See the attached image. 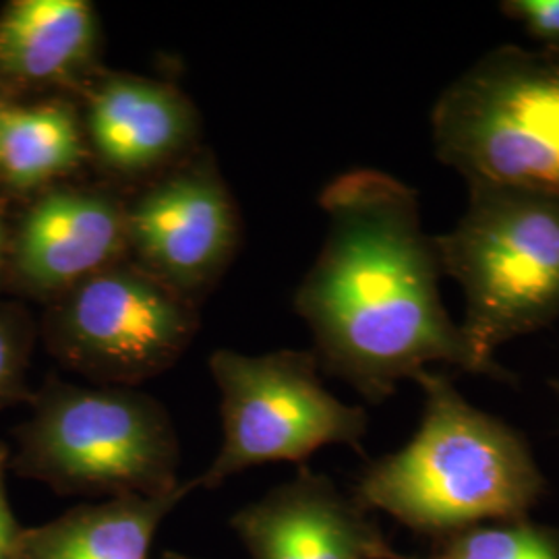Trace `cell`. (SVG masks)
I'll return each instance as SVG.
<instances>
[{
	"label": "cell",
	"mask_w": 559,
	"mask_h": 559,
	"mask_svg": "<svg viewBox=\"0 0 559 559\" xmlns=\"http://www.w3.org/2000/svg\"><path fill=\"white\" fill-rule=\"evenodd\" d=\"M9 102H13V98L0 87V120H2V115H4V108L9 106Z\"/></svg>",
	"instance_id": "cell-20"
},
{
	"label": "cell",
	"mask_w": 559,
	"mask_h": 559,
	"mask_svg": "<svg viewBox=\"0 0 559 559\" xmlns=\"http://www.w3.org/2000/svg\"><path fill=\"white\" fill-rule=\"evenodd\" d=\"M207 365L221 392L222 443L198 489L214 491L253 466L305 462L325 445L362 448L367 413L323 388L313 350L218 348Z\"/></svg>",
	"instance_id": "cell-6"
},
{
	"label": "cell",
	"mask_w": 559,
	"mask_h": 559,
	"mask_svg": "<svg viewBox=\"0 0 559 559\" xmlns=\"http://www.w3.org/2000/svg\"><path fill=\"white\" fill-rule=\"evenodd\" d=\"M46 350L94 385L138 388L175 367L200 330L193 302L131 260L44 305Z\"/></svg>",
	"instance_id": "cell-7"
},
{
	"label": "cell",
	"mask_w": 559,
	"mask_h": 559,
	"mask_svg": "<svg viewBox=\"0 0 559 559\" xmlns=\"http://www.w3.org/2000/svg\"><path fill=\"white\" fill-rule=\"evenodd\" d=\"M98 13L85 0H13L0 11V87L75 98L102 71Z\"/></svg>",
	"instance_id": "cell-12"
},
{
	"label": "cell",
	"mask_w": 559,
	"mask_h": 559,
	"mask_svg": "<svg viewBox=\"0 0 559 559\" xmlns=\"http://www.w3.org/2000/svg\"><path fill=\"white\" fill-rule=\"evenodd\" d=\"M78 104L90 160L119 189H138L200 150V115L173 83L102 69Z\"/></svg>",
	"instance_id": "cell-10"
},
{
	"label": "cell",
	"mask_w": 559,
	"mask_h": 559,
	"mask_svg": "<svg viewBox=\"0 0 559 559\" xmlns=\"http://www.w3.org/2000/svg\"><path fill=\"white\" fill-rule=\"evenodd\" d=\"M17 429L13 471L59 496L156 498L180 485L177 429L138 388L48 378Z\"/></svg>",
	"instance_id": "cell-3"
},
{
	"label": "cell",
	"mask_w": 559,
	"mask_h": 559,
	"mask_svg": "<svg viewBox=\"0 0 559 559\" xmlns=\"http://www.w3.org/2000/svg\"><path fill=\"white\" fill-rule=\"evenodd\" d=\"M383 559H559V528L528 519L493 520L436 540L427 558L390 547Z\"/></svg>",
	"instance_id": "cell-15"
},
{
	"label": "cell",
	"mask_w": 559,
	"mask_h": 559,
	"mask_svg": "<svg viewBox=\"0 0 559 559\" xmlns=\"http://www.w3.org/2000/svg\"><path fill=\"white\" fill-rule=\"evenodd\" d=\"M508 20L539 41L540 48L559 52V0H506L500 4Z\"/></svg>",
	"instance_id": "cell-17"
},
{
	"label": "cell",
	"mask_w": 559,
	"mask_h": 559,
	"mask_svg": "<svg viewBox=\"0 0 559 559\" xmlns=\"http://www.w3.org/2000/svg\"><path fill=\"white\" fill-rule=\"evenodd\" d=\"M162 559H198V558H189V556H182L179 551H164L162 554Z\"/></svg>",
	"instance_id": "cell-21"
},
{
	"label": "cell",
	"mask_w": 559,
	"mask_h": 559,
	"mask_svg": "<svg viewBox=\"0 0 559 559\" xmlns=\"http://www.w3.org/2000/svg\"><path fill=\"white\" fill-rule=\"evenodd\" d=\"M419 429L371 462L353 500L433 540L493 520L528 519L545 477L526 440L473 406L440 371H420Z\"/></svg>",
	"instance_id": "cell-2"
},
{
	"label": "cell",
	"mask_w": 559,
	"mask_h": 559,
	"mask_svg": "<svg viewBox=\"0 0 559 559\" xmlns=\"http://www.w3.org/2000/svg\"><path fill=\"white\" fill-rule=\"evenodd\" d=\"M87 160L75 98L9 102L0 120V200H29L67 182Z\"/></svg>",
	"instance_id": "cell-14"
},
{
	"label": "cell",
	"mask_w": 559,
	"mask_h": 559,
	"mask_svg": "<svg viewBox=\"0 0 559 559\" xmlns=\"http://www.w3.org/2000/svg\"><path fill=\"white\" fill-rule=\"evenodd\" d=\"M320 207L325 239L293 305L323 371L369 404L385 402L431 362L503 381L441 302L440 253L423 230L413 187L353 168L321 189Z\"/></svg>",
	"instance_id": "cell-1"
},
{
	"label": "cell",
	"mask_w": 559,
	"mask_h": 559,
	"mask_svg": "<svg viewBox=\"0 0 559 559\" xmlns=\"http://www.w3.org/2000/svg\"><path fill=\"white\" fill-rule=\"evenodd\" d=\"M441 274L466 297L460 323L477 359L506 383L501 344L559 318V195L524 187L468 185L459 224L436 237Z\"/></svg>",
	"instance_id": "cell-4"
},
{
	"label": "cell",
	"mask_w": 559,
	"mask_h": 559,
	"mask_svg": "<svg viewBox=\"0 0 559 559\" xmlns=\"http://www.w3.org/2000/svg\"><path fill=\"white\" fill-rule=\"evenodd\" d=\"M9 448L0 443V559H17L20 556L21 535H23V526H21L11 501L7 496V466H9Z\"/></svg>",
	"instance_id": "cell-18"
},
{
	"label": "cell",
	"mask_w": 559,
	"mask_h": 559,
	"mask_svg": "<svg viewBox=\"0 0 559 559\" xmlns=\"http://www.w3.org/2000/svg\"><path fill=\"white\" fill-rule=\"evenodd\" d=\"M230 526L249 559H383L390 543L353 496L300 468L299 475L237 510Z\"/></svg>",
	"instance_id": "cell-11"
},
{
	"label": "cell",
	"mask_w": 559,
	"mask_h": 559,
	"mask_svg": "<svg viewBox=\"0 0 559 559\" xmlns=\"http://www.w3.org/2000/svg\"><path fill=\"white\" fill-rule=\"evenodd\" d=\"M431 138L466 185L559 195V52L506 44L483 55L433 104Z\"/></svg>",
	"instance_id": "cell-5"
},
{
	"label": "cell",
	"mask_w": 559,
	"mask_h": 559,
	"mask_svg": "<svg viewBox=\"0 0 559 559\" xmlns=\"http://www.w3.org/2000/svg\"><path fill=\"white\" fill-rule=\"evenodd\" d=\"M38 325L29 309L17 300H0V411L27 402V371Z\"/></svg>",
	"instance_id": "cell-16"
},
{
	"label": "cell",
	"mask_w": 559,
	"mask_h": 559,
	"mask_svg": "<svg viewBox=\"0 0 559 559\" xmlns=\"http://www.w3.org/2000/svg\"><path fill=\"white\" fill-rule=\"evenodd\" d=\"M195 489V480H185L156 498L83 503L57 520L23 528L17 559H150L162 522Z\"/></svg>",
	"instance_id": "cell-13"
},
{
	"label": "cell",
	"mask_w": 559,
	"mask_h": 559,
	"mask_svg": "<svg viewBox=\"0 0 559 559\" xmlns=\"http://www.w3.org/2000/svg\"><path fill=\"white\" fill-rule=\"evenodd\" d=\"M0 200V290L4 286V263H7V240H9V224L4 221V210Z\"/></svg>",
	"instance_id": "cell-19"
},
{
	"label": "cell",
	"mask_w": 559,
	"mask_h": 559,
	"mask_svg": "<svg viewBox=\"0 0 559 559\" xmlns=\"http://www.w3.org/2000/svg\"><path fill=\"white\" fill-rule=\"evenodd\" d=\"M549 383H551V388H554V392H556V394H558V399H559V380H551V381H549Z\"/></svg>",
	"instance_id": "cell-22"
},
{
	"label": "cell",
	"mask_w": 559,
	"mask_h": 559,
	"mask_svg": "<svg viewBox=\"0 0 559 559\" xmlns=\"http://www.w3.org/2000/svg\"><path fill=\"white\" fill-rule=\"evenodd\" d=\"M127 240L129 260L200 307L240 242L239 210L210 150L127 193Z\"/></svg>",
	"instance_id": "cell-8"
},
{
	"label": "cell",
	"mask_w": 559,
	"mask_h": 559,
	"mask_svg": "<svg viewBox=\"0 0 559 559\" xmlns=\"http://www.w3.org/2000/svg\"><path fill=\"white\" fill-rule=\"evenodd\" d=\"M124 260L127 193L106 180H67L23 201L9 226L2 290L48 305Z\"/></svg>",
	"instance_id": "cell-9"
}]
</instances>
